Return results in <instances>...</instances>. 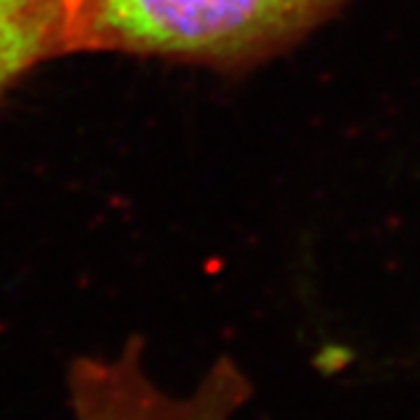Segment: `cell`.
<instances>
[{
	"label": "cell",
	"mask_w": 420,
	"mask_h": 420,
	"mask_svg": "<svg viewBox=\"0 0 420 420\" xmlns=\"http://www.w3.org/2000/svg\"><path fill=\"white\" fill-rule=\"evenodd\" d=\"M70 47L238 63L304 33L343 0H66Z\"/></svg>",
	"instance_id": "1"
},
{
	"label": "cell",
	"mask_w": 420,
	"mask_h": 420,
	"mask_svg": "<svg viewBox=\"0 0 420 420\" xmlns=\"http://www.w3.org/2000/svg\"><path fill=\"white\" fill-rule=\"evenodd\" d=\"M70 47L66 0H0V91Z\"/></svg>",
	"instance_id": "3"
},
{
	"label": "cell",
	"mask_w": 420,
	"mask_h": 420,
	"mask_svg": "<svg viewBox=\"0 0 420 420\" xmlns=\"http://www.w3.org/2000/svg\"><path fill=\"white\" fill-rule=\"evenodd\" d=\"M73 420H234L252 397V380L222 355L192 390L170 392L145 367V346L131 339L114 355H82L66 371Z\"/></svg>",
	"instance_id": "2"
}]
</instances>
